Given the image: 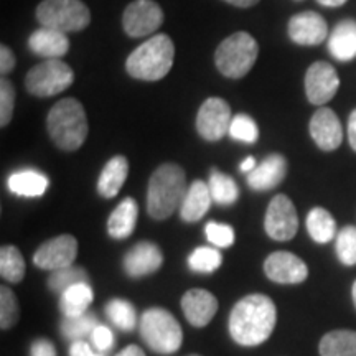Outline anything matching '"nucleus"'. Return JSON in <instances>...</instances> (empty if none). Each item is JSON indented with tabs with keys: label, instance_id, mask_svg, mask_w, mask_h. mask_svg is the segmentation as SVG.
I'll return each instance as SVG.
<instances>
[{
	"label": "nucleus",
	"instance_id": "obj_1",
	"mask_svg": "<svg viewBox=\"0 0 356 356\" xmlns=\"http://www.w3.org/2000/svg\"><path fill=\"white\" fill-rule=\"evenodd\" d=\"M277 310L273 299L251 293L233 307L229 314V335L241 346H257L273 335Z\"/></svg>",
	"mask_w": 356,
	"mask_h": 356
},
{
	"label": "nucleus",
	"instance_id": "obj_2",
	"mask_svg": "<svg viewBox=\"0 0 356 356\" xmlns=\"http://www.w3.org/2000/svg\"><path fill=\"white\" fill-rule=\"evenodd\" d=\"M186 190L185 170L177 163H163L152 173L147 190V211L154 220H167L181 207Z\"/></svg>",
	"mask_w": 356,
	"mask_h": 356
},
{
	"label": "nucleus",
	"instance_id": "obj_3",
	"mask_svg": "<svg viewBox=\"0 0 356 356\" xmlns=\"http://www.w3.org/2000/svg\"><path fill=\"white\" fill-rule=\"evenodd\" d=\"M47 127L58 149L78 150L88 137V118L81 102L74 97L58 101L48 113Z\"/></svg>",
	"mask_w": 356,
	"mask_h": 356
},
{
	"label": "nucleus",
	"instance_id": "obj_4",
	"mask_svg": "<svg viewBox=\"0 0 356 356\" xmlns=\"http://www.w3.org/2000/svg\"><path fill=\"white\" fill-rule=\"evenodd\" d=\"M175 44L165 33L154 35L137 47L126 61V70L132 78L142 81H159L165 78L173 66Z\"/></svg>",
	"mask_w": 356,
	"mask_h": 356
},
{
	"label": "nucleus",
	"instance_id": "obj_5",
	"mask_svg": "<svg viewBox=\"0 0 356 356\" xmlns=\"http://www.w3.org/2000/svg\"><path fill=\"white\" fill-rule=\"evenodd\" d=\"M139 330L142 340L150 350L159 355H172L180 350L184 341V332L180 323L165 309L145 310L139 320Z\"/></svg>",
	"mask_w": 356,
	"mask_h": 356
},
{
	"label": "nucleus",
	"instance_id": "obj_6",
	"mask_svg": "<svg viewBox=\"0 0 356 356\" xmlns=\"http://www.w3.org/2000/svg\"><path fill=\"white\" fill-rule=\"evenodd\" d=\"M257 55H259V44L252 38V35L238 32L229 35L220 43L215 53V63L222 76L239 79L251 71Z\"/></svg>",
	"mask_w": 356,
	"mask_h": 356
},
{
	"label": "nucleus",
	"instance_id": "obj_7",
	"mask_svg": "<svg viewBox=\"0 0 356 356\" xmlns=\"http://www.w3.org/2000/svg\"><path fill=\"white\" fill-rule=\"evenodd\" d=\"M37 20L47 29L73 33L86 29L91 12L81 0H43L37 7Z\"/></svg>",
	"mask_w": 356,
	"mask_h": 356
},
{
	"label": "nucleus",
	"instance_id": "obj_8",
	"mask_svg": "<svg viewBox=\"0 0 356 356\" xmlns=\"http://www.w3.org/2000/svg\"><path fill=\"white\" fill-rule=\"evenodd\" d=\"M74 81V73L61 60H44L26 73L25 88L30 95L50 97L60 95Z\"/></svg>",
	"mask_w": 356,
	"mask_h": 356
},
{
	"label": "nucleus",
	"instance_id": "obj_9",
	"mask_svg": "<svg viewBox=\"0 0 356 356\" xmlns=\"http://www.w3.org/2000/svg\"><path fill=\"white\" fill-rule=\"evenodd\" d=\"M264 228L275 241H291L299 229V216L287 195H275L266 211Z\"/></svg>",
	"mask_w": 356,
	"mask_h": 356
},
{
	"label": "nucleus",
	"instance_id": "obj_10",
	"mask_svg": "<svg viewBox=\"0 0 356 356\" xmlns=\"http://www.w3.org/2000/svg\"><path fill=\"white\" fill-rule=\"evenodd\" d=\"M163 24V12L154 0H134L122 17L124 32L132 38L152 35Z\"/></svg>",
	"mask_w": 356,
	"mask_h": 356
},
{
	"label": "nucleus",
	"instance_id": "obj_11",
	"mask_svg": "<svg viewBox=\"0 0 356 356\" xmlns=\"http://www.w3.org/2000/svg\"><path fill=\"white\" fill-rule=\"evenodd\" d=\"M231 118L229 104L221 97H210L202 104L197 115V131L204 140L216 142L229 132Z\"/></svg>",
	"mask_w": 356,
	"mask_h": 356
},
{
	"label": "nucleus",
	"instance_id": "obj_12",
	"mask_svg": "<svg viewBox=\"0 0 356 356\" xmlns=\"http://www.w3.org/2000/svg\"><path fill=\"white\" fill-rule=\"evenodd\" d=\"M78 256V241L74 236L61 234L43 243L33 254V264L43 270L65 269Z\"/></svg>",
	"mask_w": 356,
	"mask_h": 356
},
{
	"label": "nucleus",
	"instance_id": "obj_13",
	"mask_svg": "<svg viewBox=\"0 0 356 356\" xmlns=\"http://www.w3.org/2000/svg\"><path fill=\"white\" fill-rule=\"evenodd\" d=\"M338 88H340V78H338L337 70L327 61H317L307 70L305 92L310 104H327L337 95Z\"/></svg>",
	"mask_w": 356,
	"mask_h": 356
},
{
	"label": "nucleus",
	"instance_id": "obj_14",
	"mask_svg": "<svg viewBox=\"0 0 356 356\" xmlns=\"http://www.w3.org/2000/svg\"><path fill=\"white\" fill-rule=\"evenodd\" d=\"M264 273L273 282L300 284L309 277V267L292 252L275 251L266 259Z\"/></svg>",
	"mask_w": 356,
	"mask_h": 356
},
{
	"label": "nucleus",
	"instance_id": "obj_15",
	"mask_svg": "<svg viewBox=\"0 0 356 356\" xmlns=\"http://www.w3.org/2000/svg\"><path fill=\"white\" fill-rule=\"evenodd\" d=\"M287 33L293 43L314 47L328 38V25L317 12H300L289 20Z\"/></svg>",
	"mask_w": 356,
	"mask_h": 356
},
{
	"label": "nucleus",
	"instance_id": "obj_16",
	"mask_svg": "<svg viewBox=\"0 0 356 356\" xmlns=\"http://www.w3.org/2000/svg\"><path fill=\"white\" fill-rule=\"evenodd\" d=\"M310 136L318 149L325 152H332L341 145L343 140V129L340 119L330 108H320L314 118L310 119Z\"/></svg>",
	"mask_w": 356,
	"mask_h": 356
},
{
	"label": "nucleus",
	"instance_id": "obj_17",
	"mask_svg": "<svg viewBox=\"0 0 356 356\" xmlns=\"http://www.w3.org/2000/svg\"><path fill=\"white\" fill-rule=\"evenodd\" d=\"M181 310L193 327L202 328L211 322L218 312V300L204 289H190L181 297Z\"/></svg>",
	"mask_w": 356,
	"mask_h": 356
},
{
	"label": "nucleus",
	"instance_id": "obj_18",
	"mask_svg": "<svg viewBox=\"0 0 356 356\" xmlns=\"http://www.w3.org/2000/svg\"><path fill=\"white\" fill-rule=\"evenodd\" d=\"M163 256L157 244L144 241L136 244L124 256V270L131 277H144L150 275L162 267Z\"/></svg>",
	"mask_w": 356,
	"mask_h": 356
},
{
	"label": "nucleus",
	"instance_id": "obj_19",
	"mask_svg": "<svg viewBox=\"0 0 356 356\" xmlns=\"http://www.w3.org/2000/svg\"><path fill=\"white\" fill-rule=\"evenodd\" d=\"M287 175V160L280 154H270L254 170L248 173V185L252 190L267 191L279 186Z\"/></svg>",
	"mask_w": 356,
	"mask_h": 356
},
{
	"label": "nucleus",
	"instance_id": "obj_20",
	"mask_svg": "<svg viewBox=\"0 0 356 356\" xmlns=\"http://www.w3.org/2000/svg\"><path fill=\"white\" fill-rule=\"evenodd\" d=\"M29 47L35 55L47 60H60L70 50V40L63 32L42 26L30 35Z\"/></svg>",
	"mask_w": 356,
	"mask_h": 356
},
{
	"label": "nucleus",
	"instance_id": "obj_21",
	"mask_svg": "<svg viewBox=\"0 0 356 356\" xmlns=\"http://www.w3.org/2000/svg\"><path fill=\"white\" fill-rule=\"evenodd\" d=\"M213 202L210 186L202 180H195L193 184L188 185L186 195L181 202L180 216L186 222L200 221L210 210V204Z\"/></svg>",
	"mask_w": 356,
	"mask_h": 356
},
{
	"label": "nucleus",
	"instance_id": "obj_22",
	"mask_svg": "<svg viewBox=\"0 0 356 356\" xmlns=\"http://www.w3.org/2000/svg\"><path fill=\"white\" fill-rule=\"evenodd\" d=\"M328 51L338 61H351L356 58V20H341L328 37Z\"/></svg>",
	"mask_w": 356,
	"mask_h": 356
},
{
	"label": "nucleus",
	"instance_id": "obj_23",
	"mask_svg": "<svg viewBox=\"0 0 356 356\" xmlns=\"http://www.w3.org/2000/svg\"><path fill=\"white\" fill-rule=\"evenodd\" d=\"M129 175V162L122 155H115L102 168L99 178H97V191L101 197L114 198L122 188L124 181Z\"/></svg>",
	"mask_w": 356,
	"mask_h": 356
},
{
	"label": "nucleus",
	"instance_id": "obj_24",
	"mask_svg": "<svg viewBox=\"0 0 356 356\" xmlns=\"http://www.w3.org/2000/svg\"><path fill=\"white\" fill-rule=\"evenodd\" d=\"M139 216V207L136 200L127 197L115 207L108 220V233L114 239H126L134 233Z\"/></svg>",
	"mask_w": 356,
	"mask_h": 356
},
{
	"label": "nucleus",
	"instance_id": "obj_25",
	"mask_svg": "<svg viewBox=\"0 0 356 356\" xmlns=\"http://www.w3.org/2000/svg\"><path fill=\"white\" fill-rule=\"evenodd\" d=\"M8 190L13 195H19V197L25 198H35L42 197L44 191L48 190V177L43 175L38 170H19L12 173L7 180Z\"/></svg>",
	"mask_w": 356,
	"mask_h": 356
},
{
	"label": "nucleus",
	"instance_id": "obj_26",
	"mask_svg": "<svg viewBox=\"0 0 356 356\" xmlns=\"http://www.w3.org/2000/svg\"><path fill=\"white\" fill-rule=\"evenodd\" d=\"M95 293L88 282L76 284L60 293V310L65 317H79L86 314L89 305L92 304Z\"/></svg>",
	"mask_w": 356,
	"mask_h": 356
},
{
	"label": "nucleus",
	"instance_id": "obj_27",
	"mask_svg": "<svg viewBox=\"0 0 356 356\" xmlns=\"http://www.w3.org/2000/svg\"><path fill=\"white\" fill-rule=\"evenodd\" d=\"M320 356H356V332L333 330L320 340Z\"/></svg>",
	"mask_w": 356,
	"mask_h": 356
},
{
	"label": "nucleus",
	"instance_id": "obj_28",
	"mask_svg": "<svg viewBox=\"0 0 356 356\" xmlns=\"http://www.w3.org/2000/svg\"><path fill=\"white\" fill-rule=\"evenodd\" d=\"M307 231L315 243H330L333 238H337L335 218L325 208H314L307 215Z\"/></svg>",
	"mask_w": 356,
	"mask_h": 356
},
{
	"label": "nucleus",
	"instance_id": "obj_29",
	"mask_svg": "<svg viewBox=\"0 0 356 356\" xmlns=\"http://www.w3.org/2000/svg\"><path fill=\"white\" fill-rule=\"evenodd\" d=\"M208 186H210L213 202L221 204V207H229V204L238 202L239 198L238 185H236L233 178L225 175V173H221L220 170L211 172Z\"/></svg>",
	"mask_w": 356,
	"mask_h": 356
},
{
	"label": "nucleus",
	"instance_id": "obj_30",
	"mask_svg": "<svg viewBox=\"0 0 356 356\" xmlns=\"http://www.w3.org/2000/svg\"><path fill=\"white\" fill-rule=\"evenodd\" d=\"M0 274L12 284H19L25 277L24 256L15 246H3L0 249Z\"/></svg>",
	"mask_w": 356,
	"mask_h": 356
},
{
	"label": "nucleus",
	"instance_id": "obj_31",
	"mask_svg": "<svg viewBox=\"0 0 356 356\" xmlns=\"http://www.w3.org/2000/svg\"><path fill=\"white\" fill-rule=\"evenodd\" d=\"M106 315L113 325L124 332H132L137 325V314L129 300L113 299L106 305Z\"/></svg>",
	"mask_w": 356,
	"mask_h": 356
},
{
	"label": "nucleus",
	"instance_id": "obj_32",
	"mask_svg": "<svg viewBox=\"0 0 356 356\" xmlns=\"http://www.w3.org/2000/svg\"><path fill=\"white\" fill-rule=\"evenodd\" d=\"M97 320L95 314H83L79 317H65L61 322V333L66 340L79 341L86 337H91V333L97 327Z\"/></svg>",
	"mask_w": 356,
	"mask_h": 356
},
{
	"label": "nucleus",
	"instance_id": "obj_33",
	"mask_svg": "<svg viewBox=\"0 0 356 356\" xmlns=\"http://www.w3.org/2000/svg\"><path fill=\"white\" fill-rule=\"evenodd\" d=\"M221 252L215 248L202 246L197 248L188 257V266L193 273L200 274H211L221 266Z\"/></svg>",
	"mask_w": 356,
	"mask_h": 356
},
{
	"label": "nucleus",
	"instance_id": "obj_34",
	"mask_svg": "<svg viewBox=\"0 0 356 356\" xmlns=\"http://www.w3.org/2000/svg\"><path fill=\"white\" fill-rule=\"evenodd\" d=\"M231 139L244 142V144H256L259 139V127L254 122V119L248 114L234 115L229 126Z\"/></svg>",
	"mask_w": 356,
	"mask_h": 356
},
{
	"label": "nucleus",
	"instance_id": "obj_35",
	"mask_svg": "<svg viewBox=\"0 0 356 356\" xmlns=\"http://www.w3.org/2000/svg\"><path fill=\"white\" fill-rule=\"evenodd\" d=\"M88 282V274L79 267H65V269L53 270L48 277V287L55 292H65L66 289L76 286V284Z\"/></svg>",
	"mask_w": 356,
	"mask_h": 356
},
{
	"label": "nucleus",
	"instance_id": "obj_36",
	"mask_svg": "<svg viewBox=\"0 0 356 356\" xmlns=\"http://www.w3.org/2000/svg\"><path fill=\"white\" fill-rule=\"evenodd\" d=\"M335 249L341 264L356 266V226H345L338 231Z\"/></svg>",
	"mask_w": 356,
	"mask_h": 356
},
{
	"label": "nucleus",
	"instance_id": "obj_37",
	"mask_svg": "<svg viewBox=\"0 0 356 356\" xmlns=\"http://www.w3.org/2000/svg\"><path fill=\"white\" fill-rule=\"evenodd\" d=\"M19 317L20 309L15 293L10 289L2 287L0 289V327L2 330H10L13 325L19 322Z\"/></svg>",
	"mask_w": 356,
	"mask_h": 356
},
{
	"label": "nucleus",
	"instance_id": "obj_38",
	"mask_svg": "<svg viewBox=\"0 0 356 356\" xmlns=\"http://www.w3.org/2000/svg\"><path fill=\"white\" fill-rule=\"evenodd\" d=\"M15 108V88L10 79L2 78L0 81V126L6 127L12 121Z\"/></svg>",
	"mask_w": 356,
	"mask_h": 356
},
{
	"label": "nucleus",
	"instance_id": "obj_39",
	"mask_svg": "<svg viewBox=\"0 0 356 356\" xmlns=\"http://www.w3.org/2000/svg\"><path fill=\"white\" fill-rule=\"evenodd\" d=\"M208 241L215 248H229L234 244V229L229 225L210 221L204 228Z\"/></svg>",
	"mask_w": 356,
	"mask_h": 356
},
{
	"label": "nucleus",
	"instance_id": "obj_40",
	"mask_svg": "<svg viewBox=\"0 0 356 356\" xmlns=\"http://www.w3.org/2000/svg\"><path fill=\"white\" fill-rule=\"evenodd\" d=\"M92 346L101 353H106L114 346V335L106 325H97V327L91 333Z\"/></svg>",
	"mask_w": 356,
	"mask_h": 356
},
{
	"label": "nucleus",
	"instance_id": "obj_41",
	"mask_svg": "<svg viewBox=\"0 0 356 356\" xmlns=\"http://www.w3.org/2000/svg\"><path fill=\"white\" fill-rule=\"evenodd\" d=\"M30 355L32 356H56V348L47 338H38L32 343L30 348Z\"/></svg>",
	"mask_w": 356,
	"mask_h": 356
},
{
	"label": "nucleus",
	"instance_id": "obj_42",
	"mask_svg": "<svg viewBox=\"0 0 356 356\" xmlns=\"http://www.w3.org/2000/svg\"><path fill=\"white\" fill-rule=\"evenodd\" d=\"M70 356H106V353H101L91 345L86 343L84 340L73 341L70 346Z\"/></svg>",
	"mask_w": 356,
	"mask_h": 356
},
{
	"label": "nucleus",
	"instance_id": "obj_43",
	"mask_svg": "<svg viewBox=\"0 0 356 356\" xmlns=\"http://www.w3.org/2000/svg\"><path fill=\"white\" fill-rule=\"evenodd\" d=\"M13 68H15V55L7 44H2L0 47V73L8 74Z\"/></svg>",
	"mask_w": 356,
	"mask_h": 356
},
{
	"label": "nucleus",
	"instance_id": "obj_44",
	"mask_svg": "<svg viewBox=\"0 0 356 356\" xmlns=\"http://www.w3.org/2000/svg\"><path fill=\"white\" fill-rule=\"evenodd\" d=\"M348 142L351 149L356 152V109H353L348 118Z\"/></svg>",
	"mask_w": 356,
	"mask_h": 356
},
{
	"label": "nucleus",
	"instance_id": "obj_45",
	"mask_svg": "<svg viewBox=\"0 0 356 356\" xmlns=\"http://www.w3.org/2000/svg\"><path fill=\"white\" fill-rule=\"evenodd\" d=\"M115 356H145L144 350L137 345H129L127 348H124L122 351H119Z\"/></svg>",
	"mask_w": 356,
	"mask_h": 356
},
{
	"label": "nucleus",
	"instance_id": "obj_46",
	"mask_svg": "<svg viewBox=\"0 0 356 356\" xmlns=\"http://www.w3.org/2000/svg\"><path fill=\"white\" fill-rule=\"evenodd\" d=\"M256 167H257V163H256L254 157H251V155H249V157H246L241 162V165H239V170L244 172V173H249V172L254 170Z\"/></svg>",
	"mask_w": 356,
	"mask_h": 356
},
{
	"label": "nucleus",
	"instance_id": "obj_47",
	"mask_svg": "<svg viewBox=\"0 0 356 356\" xmlns=\"http://www.w3.org/2000/svg\"><path fill=\"white\" fill-rule=\"evenodd\" d=\"M225 2H228V3H231V6H234V7L249 8V7L256 6V3H259V0H225Z\"/></svg>",
	"mask_w": 356,
	"mask_h": 356
},
{
	"label": "nucleus",
	"instance_id": "obj_48",
	"mask_svg": "<svg viewBox=\"0 0 356 356\" xmlns=\"http://www.w3.org/2000/svg\"><path fill=\"white\" fill-rule=\"evenodd\" d=\"M317 2L320 3V6H323V7L335 8V7H341V6H343V3L348 2V0H317Z\"/></svg>",
	"mask_w": 356,
	"mask_h": 356
},
{
	"label": "nucleus",
	"instance_id": "obj_49",
	"mask_svg": "<svg viewBox=\"0 0 356 356\" xmlns=\"http://www.w3.org/2000/svg\"><path fill=\"white\" fill-rule=\"evenodd\" d=\"M351 296H353V304L356 307V280H355V284H353V289H351Z\"/></svg>",
	"mask_w": 356,
	"mask_h": 356
},
{
	"label": "nucleus",
	"instance_id": "obj_50",
	"mask_svg": "<svg viewBox=\"0 0 356 356\" xmlns=\"http://www.w3.org/2000/svg\"><path fill=\"white\" fill-rule=\"evenodd\" d=\"M188 356H200V355H188Z\"/></svg>",
	"mask_w": 356,
	"mask_h": 356
}]
</instances>
